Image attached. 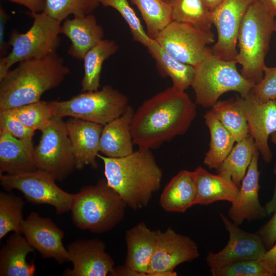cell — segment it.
<instances>
[{"label":"cell","instance_id":"obj_14","mask_svg":"<svg viewBox=\"0 0 276 276\" xmlns=\"http://www.w3.org/2000/svg\"><path fill=\"white\" fill-rule=\"evenodd\" d=\"M235 100L246 118L248 134L264 162L270 163L272 153L268 139L276 132V98L263 101L250 91L244 98L237 96Z\"/></svg>","mask_w":276,"mask_h":276},{"label":"cell","instance_id":"obj_51","mask_svg":"<svg viewBox=\"0 0 276 276\" xmlns=\"http://www.w3.org/2000/svg\"><path fill=\"white\" fill-rule=\"evenodd\" d=\"M275 274H276V267H275Z\"/></svg>","mask_w":276,"mask_h":276},{"label":"cell","instance_id":"obj_35","mask_svg":"<svg viewBox=\"0 0 276 276\" xmlns=\"http://www.w3.org/2000/svg\"><path fill=\"white\" fill-rule=\"evenodd\" d=\"M100 5V0H45L43 12L62 22L71 15L92 14Z\"/></svg>","mask_w":276,"mask_h":276},{"label":"cell","instance_id":"obj_17","mask_svg":"<svg viewBox=\"0 0 276 276\" xmlns=\"http://www.w3.org/2000/svg\"><path fill=\"white\" fill-rule=\"evenodd\" d=\"M22 234L42 258L54 259L60 264L70 262L67 248L63 244L64 232L51 219L31 212L24 219Z\"/></svg>","mask_w":276,"mask_h":276},{"label":"cell","instance_id":"obj_16","mask_svg":"<svg viewBox=\"0 0 276 276\" xmlns=\"http://www.w3.org/2000/svg\"><path fill=\"white\" fill-rule=\"evenodd\" d=\"M72 269L63 272L66 276L112 275L114 262L106 251L104 242L98 239H78L67 246Z\"/></svg>","mask_w":276,"mask_h":276},{"label":"cell","instance_id":"obj_43","mask_svg":"<svg viewBox=\"0 0 276 276\" xmlns=\"http://www.w3.org/2000/svg\"><path fill=\"white\" fill-rule=\"evenodd\" d=\"M24 6L30 12L35 13L42 12L45 6V0H6Z\"/></svg>","mask_w":276,"mask_h":276},{"label":"cell","instance_id":"obj_40","mask_svg":"<svg viewBox=\"0 0 276 276\" xmlns=\"http://www.w3.org/2000/svg\"><path fill=\"white\" fill-rule=\"evenodd\" d=\"M251 91L263 101L276 98V66H266L262 79L254 86Z\"/></svg>","mask_w":276,"mask_h":276},{"label":"cell","instance_id":"obj_15","mask_svg":"<svg viewBox=\"0 0 276 276\" xmlns=\"http://www.w3.org/2000/svg\"><path fill=\"white\" fill-rule=\"evenodd\" d=\"M220 216L229 234V240L220 251L208 254L206 262L210 269L245 260H261L266 249L259 234L242 230L222 213Z\"/></svg>","mask_w":276,"mask_h":276},{"label":"cell","instance_id":"obj_47","mask_svg":"<svg viewBox=\"0 0 276 276\" xmlns=\"http://www.w3.org/2000/svg\"><path fill=\"white\" fill-rule=\"evenodd\" d=\"M211 12L213 11L223 0H202Z\"/></svg>","mask_w":276,"mask_h":276},{"label":"cell","instance_id":"obj_21","mask_svg":"<svg viewBox=\"0 0 276 276\" xmlns=\"http://www.w3.org/2000/svg\"><path fill=\"white\" fill-rule=\"evenodd\" d=\"M157 239V230H151L143 222L128 229L125 234L127 255L124 265L141 276L147 275Z\"/></svg>","mask_w":276,"mask_h":276},{"label":"cell","instance_id":"obj_23","mask_svg":"<svg viewBox=\"0 0 276 276\" xmlns=\"http://www.w3.org/2000/svg\"><path fill=\"white\" fill-rule=\"evenodd\" d=\"M134 110L129 105L119 117L103 126L100 153L109 157H122L134 151L131 123Z\"/></svg>","mask_w":276,"mask_h":276},{"label":"cell","instance_id":"obj_30","mask_svg":"<svg viewBox=\"0 0 276 276\" xmlns=\"http://www.w3.org/2000/svg\"><path fill=\"white\" fill-rule=\"evenodd\" d=\"M257 149L254 139L248 134L237 142L221 165L216 169L217 173L228 174L233 182L240 188L253 155Z\"/></svg>","mask_w":276,"mask_h":276},{"label":"cell","instance_id":"obj_12","mask_svg":"<svg viewBox=\"0 0 276 276\" xmlns=\"http://www.w3.org/2000/svg\"><path fill=\"white\" fill-rule=\"evenodd\" d=\"M199 255L197 244L189 237L176 233L171 227L163 232L158 229L147 275L176 276L174 270L177 266L192 261Z\"/></svg>","mask_w":276,"mask_h":276},{"label":"cell","instance_id":"obj_25","mask_svg":"<svg viewBox=\"0 0 276 276\" xmlns=\"http://www.w3.org/2000/svg\"><path fill=\"white\" fill-rule=\"evenodd\" d=\"M14 233L0 250L1 276H33L36 268L34 262H28L27 255L35 250L25 237Z\"/></svg>","mask_w":276,"mask_h":276},{"label":"cell","instance_id":"obj_44","mask_svg":"<svg viewBox=\"0 0 276 276\" xmlns=\"http://www.w3.org/2000/svg\"><path fill=\"white\" fill-rule=\"evenodd\" d=\"M275 272L276 267V243L266 250L261 260Z\"/></svg>","mask_w":276,"mask_h":276},{"label":"cell","instance_id":"obj_2","mask_svg":"<svg viewBox=\"0 0 276 276\" xmlns=\"http://www.w3.org/2000/svg\"><path fill=\"white\" fill-rule=\"evenodd\" d=\"M108 185L127 206L143 209L160 188L163 173L149 149H138L122 157H109L100 153Z\"/></svg>","mask_w":276,"mask_h":276},{"label":"cell","instance_id":"obj_10","mask_svg":"<svg viewBox=\"0 0 276 276\" xmlns=\"http://www.w3.org/2000/svg\"><path fill=\"white\" fill-rule=\"evenodd\" d=\"M55 179L39 170L0 175L1 186L7 192L17 190L30 202L49 204L60 215L71 211L75 194L60 189Z\"/></svg>","mask_w":276,"mask_h":276},{"label":"cell","instance_id":"obj_8","mask_svg":"<svg viewBox=\"0 0 276 276\" xmlns=\"http://www.w3.org/2000/svg\"><path fill=\"white\" fill-rule=\"evenodd\" d=\"M53 116L78 118L104 126L121 116L129 104L127 97L111 85L82 92L65 101H50Z\"/></svg>","mask_w":276,"mask_h":276},{"label":"cell","instance_id":"obj_7","mask_svg":"<svg viewBox=\"0 0 276 276\" xmlns=\"http://www.w3.org/2000/svg\"><path fill=\"white\" fill-rule=\"evenodd\" d=\"M237 63L211 55L195 66L191 86L197 105L212 107L227 92H237L242 98L250 93L255 84L238 71Z\"/></svg>","mask_w":276,"mask_h":276},{"label":"cell","instance_id":"obj_29","mask_svg":"<svg viewBox=\"0 0 276 276\" xmlns=\"http://www.w3.org/2000/svg\"><path fill=\"white\" fill-rule=\"evenodd\" d=\"M119 48L113 40L103 39L90 49L83 60L84 75L81 81L82 91L98 90L103 64Z\"/></svg>","mask_w":276,"mask_h":276},{"label":"cell","instance_id":"obj_13","mask_svg":"<svg viewBox=\"0 0 276 276\" xmlns=\"http://www.w3.org/2000/svg\"><path fill=\"white\" fill-rule=\"evenodd\" d=\"M257 0H223L212 12L217 39L211 48L213 56L225 60H236L237 37L240 25L249 6Z\"/></svg>","mask_w":276,"mask_h":276},{"label":"cell","instance_id":"obj_37","mask_svg":"<svg viewBox=\"0 0 276 276\" xmlns=\"http://www.w3.org/2000/svg\"><path fill=\"white\" fill-rule=\"evenodd\" d=\"M100 5L117 11L128 26L133 39L147 47L153 40L144 30L128 0H100Z\"/></svg>","mask_w":276,"mask_h":276},{"label":"cell","instance_id":"obj_45","mask_svg":"<svg viewBox=\"0 0 276 276\" xmlns=\"http://www.w3.org/2000/svg\"><path fill=\"white\" fill-rule=\"evenodd\" d=\"M270 137L272 142L276 145V132L271 134L270 135ZM273 172L276 176V165ZM264 208L267 215H270L271 214L274 213L276 211V181L272 197L271 200L266 203Z\"/></svg>","mask_w":276,"mask_h":276},{"label":"cell","instance_id":"obj_4","mask_svg":"<svg viewBox=\"0 0 276 276\" xmlns=\"http://www.w3.org/2000/svg\"><path fill=\"white\" fill-rule=\"evenodd\" d=\"M274 17L261 0H257L247 9L240 26L236 60L242 66L241 75L255 84L263 77Z\"/></svg>","mask_w":276,"mask_h":276},{"label":"cell","instance_id":"obj_9","mask_svg":"<svg viewBox=\"0 0 276 276\" xmlns=\"http://www.w3.org/2000/svg\"><path fill=\"white\" fill-rule=\"evenodd\" d=\"M41 131L39 142L34 150L36 168L56 180H63L76 169L65 123L62 118L53 116L50 124Z\"/></svg>","mask_w":276,"mask_h":276},{"label":"cell","instance_id":"obj_34","mask_svg":"<svg viewBox=\"0 0 276 276\" xmlns=\"http://www.w3.org/2000/svg\"><path fill=\"white\" fill-rule=\"evenodd\" d=\"M22 199L10 192H0V240L9 232L22 234Z\"/></svg>","mask_w":276,"mask_h":276},{"label":"cell","instance_id":"obj_22","mask_svg":"<svg viewBox=\"0 0 276 276\" xmlns=\"http://www.w3.org/2000/svg\"><path fill=\"white\" fill-rule=\"evenodd\" d=\"M192 172L196 187L195 204L206 205L217 201L232 203L237 198L239 188L228 174H213L201 166Z\"/></svg>","mask_w":276,"mask_h":276},{"label":"cell","instance_id":"obj_42","mask_svg":"<svg viewBox=\"0 0 276 276\" xmlns=\"http://www.w3.org/2000/svg\"><path fill=\"white\" fill-rule=\"evenodd\" d=\"M10 16L5 11L2 6L0 7V56L1 57H5L6 52L10 46L8 42L5 40V33L6 24Z\"/></svg>","mask_w":276,"mask_h":276},{"label":"cell","instance_id":"obj_31","mask_svg":"<svg viewBox=\"0 0 276 276\" xmlns=\"http://www.w3.org/2000/svg\"><path fill=\"white\" fill-rule=\"evenodd\" d=\"M173 21L188 24L203 30H211L212 12L202 0H170Z\"/></svg>","mask_w":276,"mask_h":276},{"label":"cell","instance_id":"obj_33","mask_svg":"<svg viewBox=\"0 0 276 276\" xmlns=\"http://www.w3.org/2000/svg\"><path fill=\"white\" fill-rule=\"evenodd\" d=\"M138 8L146 24L147 33L154 39L172 20L169 2L164 0H131Z\"/></svg>","mask_w":276,"mask_h":276},{"label":"cell","instance_id":"obj_1","mask_svg":"<svg viewBox=\"0 0 276 276\" xmlns=\"http://www.w3.org/2000/svg\"><path fill=\"white\" fill-rule=\"evenodd\" d=\"M196 105L185 91L172 86L146 100L132 117L134 144L151 150L185 134L196 118Z\"/></svg>","mask_w":276,"mask_h":276},{"label":"cell","instance_id":"obj_32","mask_svg":"<svg viewBox=\"0 0 276 276\" xmlns=\"http://www.w3.org/2000/svg\"><path fill=\"white\" fill-rule=\"evenodd\" d=\"M211 110L236 142L249 134L246 118L235 98L218 100Z\"/></svg>","mask_w":276,"mask_h":276},{"label":"cell","instance_id":"obj_50","mask_svg":"<svg viewBox=\"0 0 276 276\" xmlns=\"http://www.w3.org/2000/svg\"><path fill=\"white\" fill-rule=\"evenodd\" d=\"M164 1H165L167 2H169L170 0H164Z\"/></svg>","mask_w":276,"mask_h":276},{"label":"cell","instance_id":"obj_49","mask_svg":"<svg viewBox=\"0 0 276 276\" xmlns=\"http://www.w3.org/2000/svg\"><path fill=\"white\" fill-rule=\"evenodd\" d=\"M274 31L276 32V19H275L274 21Z\"/></svg>","mask_w":276,"mask_h":276},{"label":"cell","instance_id":"obj_20","mask_svg":"<svg viewBox=\"0 0 276 276\" xmlns=\"http://www.w3.org/2000/svg\"><path fill=\"white\" fill-rule=\"evenodd\" d=\"M61 34L68 37L71 42L67 53L80 60H82L85 54L103 39L104 36L103 28L93 14L66 18L61 25Z\"/></svg>","mask_w":276,"mask_h":276},{"label":"cell","instance_id":"obj_41","mask_svg":"<svg viewBox=\"0 0 276 276\" xmlns=\"http://www.w3.org/2000/svg\"><path fill=\"white\" fill-rule=\"evenodd\" d=\"M266 250L276 242V211L270 220L257 232Z\"/></svg>","mask_w":276,"mask_h":276},{"label":"cell","instance_id":"obj_46","mask_svg":"<svg viewBox=\"0 0 276 276\" xmlns=\"http://www.w3.org/2000/svg\"><path fill=\"white\" fill-rule=\"evenodd\" d=\"M113 276H141V275L126 267L125 265L114 267Z\"/></svg>","mask_w":276,"mask_h":276},{"label":"cell","instance_id":"obj_38","mask_svg":"<svg viewBox=\"0 0 276 276\" xmlns=\"http://www.w3.org/2000/svg\"><path fill=\"white\" fill-rule=\"evenodd\" d=\"M213 276H273L275 272L260 260L236 262L218 268H211Z\"/></svg>","mask_w":276,"mask_h":276},{"label":"cell","instance_id":"obj_3","mask_svg":"<svg viewBox=\"0 0 276 276\" xmlns=\"http://www.w3.org/2000/svg\"><path fill=\"white\" fill-rule=\"evenodd\" d=\"M70 73L57 53L19 62L0 81V110L40 101L45 91L59 86Z\"/></svg>","mask_w":276,"mask_h":276},{"label":"cell","instance_id":"obj_39","mask_svg":"<svg viewBox=\"0 0 276 276\" xmlns=\"http://www.w3.org/2000/svg\"><path fill=\"white\" fill-rule=\"evenodd\" d=\"M35 131L23 124L9 109L0 110V132L19 139H32Z\"/></svg>","mask_w":276,"mask_h":276},{"label":"cell","instance_id":"obj_5","mask_svg":"<svg viewBox=\"0 0 276 276\" xmlns=\"http://www.w3.org/2000/svg\"><path fill=\"white\" fill-rule=\"evenodd\" d=\"M127 205L107 183L100 179L75 194L71 209L75 225L83 230L102 234L113 228L124 217Z\"/></svg>","mask_w":276,"mask_h":276},{"label":"cell","instance_id":"obj_11","mask_svg":"<svg viewBox=\"0 0 276 276\" xmlns=\"http://www.w3.org/2000/svg\"><path fill=\"white\" fill-rule=\"evenodd\" d=\"M154 39L169 55L194 66L212 55L209 45L215 42L211 30L176 21H172Z\"/></svg>","mask_w":276,"mask_h":276},{"label":"cell","instance_id":"obj_19","mask_svg":"<svg viewBox=\"0 0 276 276\" xmlns=\"http://www.w3.org/2000/svg\"><path fill=\"white\" fill-rule=\"evenodd\" d=\"M65 123L72 147L75 168L80 170L89 166L98 167L97 158L100 153V141L103 125L71 118Z\"/></svg>","mask_w":276,"mask_h":276},{"label":"cell","instance_id":"obj_24","mask_svg":"<svg viewBox=\"0 0 276 276\" xmlns=\"http://www.w3.org/2000/svg\"><path fill=\"white\" fill-rule=\"evenodd\" d=\"M32 139H19L0 132V175L37 170Z\"/></svg>","mask_w":276,"mask_h":276},{"label":"cell","instance_id":"obj_18","mask_svg":"<svg viewBox=\"0 0 276 276\" xmlns=\"http://www.w3.org/2000/svg\"><path fill=\"white\" fill-rule=\"evenodd\" d=\"M260 152H255L239 188L236 200L228 211V218L239 225L245 220L260 219L267 216L264 207L259 199V175L258 160Z\"/></svg>","mask_w":276,"mask_h":276},{"label":"cell","instance_id":"obj_26","mask_svg":"<svg viewBox=\"0 0 276 276\" xmlns=\"http://www.w3.org/2000/svg\"><path fill=\"white\" fill-rule=\"evenodd\" d=\"M196 187L192 172L179 171L165 187L159 203L167 212L184 213L195 205Z\"/></svg>","mask_w":276,"mask_h":276},{"label":"cell","instance_id":"obj_48","mask_svg":"<svg viewBox=\"0 0 276 276\" xmlns=\"http://www.w3.org/2000/svg\"><path fill=\"white\" fill-rule=\"evenodd\" d=\"M270 11L276 17V0H261Z\"/></svg>","mask_w":276,"mask_h":276},{"label":"cell","instance_id":"obj_27","mask_svg":"<svg viewBox=\"0 0 276 276\" xmlns=\"http://www.w3.org/2000/svg\"><path fill=\"white\" fill-rule=\"evenodd\" d=\"M156 61L159 74L163 77H169L172 81V87L185 91L191 86L195 66L183 63L167 53L153 39L146 47Z\"/></svg>","mask_w":276,"mask_h":276},{"label":"cell","instance_id":"obj_28","mask_svg":"<svg viewBox=\"0 0 276 276\" xmlns=\"http://www.w3.org/2000/svg\"><path fill=\"white\" fill-rule=\"evenodd\" d=\"M203 118L210 133V148L205 153L203 163L209 169L216 170L229 153L236 141L211 110L207 111Z\"/></svg>","mask_w":276,"mask_h":276},{"label":"cell","instance_id":"obj_6","mask_svg":"<svg viewBox=\"0 0 276 276\" xmlns=\"http://www.w3.org/2000/svg\"><path fill=\"white\" fill-rule=\"evenodd\" d=\"M27 14L33 18V24L25 33L15 29L11 32L8 42L12 50L0 58V81L14 64L55 53L60 45L61 22L43 12Z\"/></svg>","mask_w":276,"mask_h":276},{"label":"cell","instance_id":"obj_36","mask_svg":"<svg viewBox=\"0 0 276 276\" xmlns=\"http://www.w3.org/2000/svg\"><path fill=\"white\" fill-rule=\"evenodd\" d=\"M25 126L42 130L50 124L53 115L50 102L39 101L9 109Z\"/></svg>","mask_w":276,"mask_h":276}]
</instances>
